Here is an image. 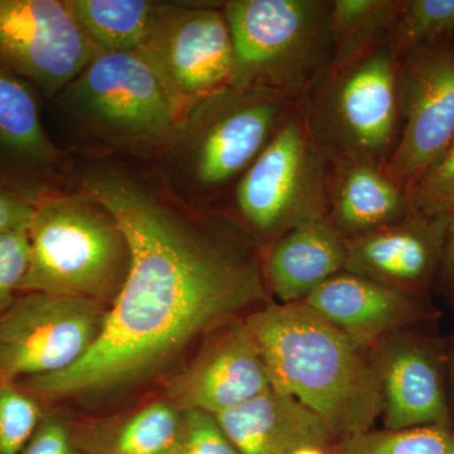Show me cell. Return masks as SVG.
I'll use <instances>...</instances> for the list:
<instances>
[{"mask_svg":"<svg viewBox=\"0 0 454 454\" xmlns=\"http://www.w3.org/2000/svg\"><path fill=\"white\" fill-rule=\"evenodd\" d=\"M79 195L118 223L129 245V273L76 364L18 382L42 403L153 380L197 340L267 301L264 259L252 245L182 216L119 173H90Z\"/></svg>","mask_w":454,"mask_h":454,"instance_id":"1","label":"cell"},{"mask_svg":"<svg viewBox=\"0 0 454 454\" xmlns=\"http://www.w3.org/2000/svg\"><path fill=\"white\" fill-rule=\"evenodd\" d=\"M245 325L271 387L318 414L336 441L372 429L382 413L380 382L365 351L342 331L303 301H270Z\"/></svg>","mask_w":454,"mask_h":454,"instance_id":"2","label":"cell"},{"mask_svg":"<svg viewBox=\"0 0 454 454\" xmlns=\"http://www.w3.org/2000/svg\"><path fill=\"white\" fill-rule=\"evenodd\" d=\"M28 239L29 265L20 293L112 306L129 273L130 250L103 206L79 193L51 192L35 203Z\"/></svg>","mask_w":454,"mask_h":454,"instance_id":"3","label":"cell"},{"mask_svg":"<svg viewBox=\"0 0 454 454\" xmlns=\"http://www.w3.org/2000/svg\"><path fill=\"white\" fill-rule=\"evenodd\" d=\"M234 49L236 88L303 100L331 67L327 0H231L223 5Z\"/></svg>","mask_w":454,"mask_h":454,"instance_id":"4","label":"cell"},{"mask_svg":"<svg viewBox=\"0 0 454 454\" xmlns=\"http://www.w3.org/2000/svg\"><path fill=\"white\" fill-rule=\"evenodd\" d=\"M303 101L325 160L385 166L402 127L400 57L389 35L345 64L331 66Z\"/></svg>","mask_w":454,"mask_h":454,"instance_id":"5","label":"cell"},{"mask_svg":"<svg viewBox=\"0 0 454 454\" xmlns=\"http://www.w3.org/2000/svg\"><path fill=\"white\" fill-rule=\"evenodd\" d=\"M57 97L90 129L129 148L173 146L181 129L162 80L137 53L98 51Z\"/></svg>","mask_w":454,"mask_h":454,"instance_id":"6","label":"cell"},{"mask_svg":"<svg viewBox=\"0 0 454 454\" xmlns=\"http://www.w3.org/2000/svg\"><path fill=\"white\" fill-rule=\"evenodd\" d=\"M295 103L268 90L229 86L193 107L173 145L191 190L211 196L240 179Z\"/></svg>","mask_w":454,"mask_h":454,"instance_id":"7","label":"cell"},{"mask_svg":"<svg viewBox=\"0 0 454 454\" xmlns=\"http://www.w3.org/2000/svg\"><path fill=\"white\" fill-rule=\"evenodd\" d=\"M235 200L245 223L269 245L293 227L327 216V160L303 100L239 179Z\"/></svg>","mask_w":454,"mask_h":454,"instance_id":"8","label":"cell"},{"mask_svg":"<svg viewBox=\"0 0 454 454\" xmlns=\"http://www.w3.org/2000/svg\"><path fill=\"white\" fill-rule=\"evenodd\" d=\"M107 309L95 301L20 293L0 313V384L73 366L98 340Z\"/></svg>","mask_w":454,"mask_h":454,"instance_id":"9","label":"cell"},{"mask_svg":"<svg viewBox=\"0 0 454 454\" xmlns=\"http://www.w3.org/2000/svg\"><path fill=\"white\" fill-rule=\"evenodd\" d=\"M142 56L162 80L182 121L201 101L231 85L234 49L223 9L158 5Z\"/></svg>","mask_w":454,"mask_h":454,"instance_id":"10","label":"cell"},{"mask_svg":"<svg viewBox=\"0 0 454 454\" xmlns=\"http://www.w3.org/2000/svg\"><path fill=\"white\" fill-rule=\"evenodd\" d=\"M65 0H0V71L56 98L94 59Z\"/></svg>","mask_w":454,"mask_h":454,"instance_id":"11","label":"cell"},{"mask_svg":"<svg viewBox=\"0 0 454 454\" xmlns=\"http://www.w3.org/2000/svg\"><path fill=\"white\" fill-rule=\"evenodd\" d=\"M402 127L384 168L406 190L454 139V40L400 59Z\"/></svg>","mask_w":454,"mask_h":454,"instance_id":"12","label":"cell"},{"mask_svg":"<svg viewBox=\"0 0 454 454\" xmlns=\"http://www.w3.org/2000/svg\"><path fill=\"white\" fill-rule=\"evenodd\" d=\"M400 331L372 348L382 414L389 430L454 427L447 384V345L419 331Z\"/></svg>","mask_w":454,"mask_h":454,"instance_id":"13","label":"cell"},{"mask_svg":"<svg viewBox=\"0 0 454 454\" xmlns=\"http://www.w3.org/2000/svg\"><path fill=\"white\" fill-rule=\"evenodd\" d=\"M196 360L173 376L167 393L181 409L223 413L270 389L267 367L245 321L210 334Z\"/></svg>","mask_w":454,"mask_h":454,"instance_id":"14","label":"cell"},{"mask_svg":"<svg viewBox=\"0 0 454 454\" xmlns=\"http://www.w3.org/2000/svg\"><path fill=\"white\" fill-rule=\"evenodd\" d=\"M450 219L411 212L396 223L348 239L345 270L427 294L441 270Z\"/></svg>","mask_w":454,"mask_h":454,"instance_id":"15","label":"cell"},{"mask_svg":"<svg viewBox=\"0 0 454 454\" xmlns=\"http://www.w3.org/2000/svg\"><path fill=\"white\" fill-rule=\"evenodd\" d=\"M365 351L390 334L434 321L427 294L340 271L303 301Z\"/></svg>","mask_w":454,"mask_h":454,"instance_id":"16","label":"cell"},{"mask_svg":"<svg viewBox=\"0 0 454 454\" xmlns=\"http://www.w3.org/2000/svg\"><path fill=\"white\" fill-rule=\"evenodd\" d=\"M59 157L37 90L0 71V184L37 203L51 193Z\"/></svg>","mask_w":454,"mask_h":454,"instance_id":"17","label":"cell"},{"mask_svg":"<svg viewBox=\"0 0 454 454\" xmlns=\"http://www.w3.org/2000/svg\"><path fill=\"white\" fill-rule=\"evenodd\" d=\"M214 417L241 454H294L306 447L330 450L336 441L318 414L274 387Z\"/></svg>","mask_w":454,"mask_h":454,"instance_id":"18","label":"cell"},{"mask_svg":"<svg viewBox=\"0 0 454 454\" xmlns=\"http://www.w3.org/2000/svg\"><path fill=\"white\" fill-rule=\"evenodd\" d=\"M327 160V216L345 240L411 214L408 190L380 164Z\"/></svg>","mask_w":454,"mask_h":454,"instance_id":"19","label":"cell"},{"mask_svg":"<svg viewBox=\"0 0 454 454\" xmlns=\"http://www.w3.org/2000/svg\"><path fill=\"white\" fill-rule=\"evenodd\" d=\"M345 239L325 216L293 227L269 245L264 273L278 303H295L345 270Z\"/></svg>","mask_w":454,"mask_h":454,"instance_id":"20","label":"cell"},{"mask_svg":"<svg viewBox=\"0 0 454 454\" xmlns=\"http://www.w3.org/2000/svg\"><path fill=\"white\" fill-rule=\"evenodd\" d=\"M71 432L85 454H179L184 409L172 400H157L130 413L71 424Z\"/></svg>","mask_w":454,"mask_h":454,"instance_id":"21","label":"cell"},{"mask_svg":"<svg viewBox=\"0 0 454 454\" xmlns=\"http://www.w3.org/2000/svg\"><path fill=\"white\" fill-rule=\"evenodd\" d=\"M77 26L95 49L140 53L151 37L158 3L146 0H65Z\"/></svg>","mask_w":454,"mask_h":454,"instance_id":"22","label":"cell"},{"mask_svg":"<svg viewBox=\"0 0 454 454\" xmlns=\"http://www.w3.org/2000/svg\"><path fill=\"white\" fill-rule=\"evenodd\" d=\"M399 0H333L330 31L333 61L345 64L375 42L389 35L395 22Z\"/></svg>","mask_w":454,"mask_h":454,"instance_id":"23","label":"cell"},{"mask_svg":"<svg viewBox=\"0 0 454 454\" xmlns=\"http://www.w3.org/2000/svg\"><path fill=\"white\" fill-rule=\"evenodd\" d=\"M333 454H454V427L424 426L358 433L340 439Z\"/></svg>","mask_w":454,"mask_h":454,"instance_id":"24","label":"cell"},{"mask_svg":"<svg viewBox=\"0 0 454 454\" xmlns=\"http://www.w3.org/2000/svg\"><path fill=\"white\" fill-rule=\"evenodd\" d=\"M454 35V0H399L389 37L400 59Z\"/></svg>","mask_w":454,"mask_h":454,"instance_id":"25","label":"cell"},{"mask_svg":"<svg viewBox=\"0 0 454 454\" xmlns=\"http://www.w3.org/2000/svg\"><path fill=\"white\" fill-rule=\"evenodd\" d=\"M46 406L18 384H0V454H20L33 437Z\"/></svg>","mask_w":454,"mask_h":454,"instance_id":"26","label":"cell"},{"mask_svg":"<svg viewBox=\"0 0 454 454\" xmlns=\"http://www.w3.org/2000/svg\"><path fill=\"white\" fill-rule=\"evenodd\" d=\"M411 212L427 216L454 214V139L408 190Z\"/></svg>","mask_w":454,"mask_h":454,"instance_id":"27","label":"cell"},{"mask_svg":"<svg viewBox=\"0 0 454 454\" xmlns=\"http://www.w3.org/2000/svg\"><path fill=\"white\" fill-rule=\"evenodd\" d=\"M28 265V230L0 234V313L20 297Z\"/></svg>","mask_w":454,"mask_h":454,"instance_id":"28","label":"cell"},{"mask_svg":"<svg viewBox=\"0 0 454 454\" xmlns=\"http://www.w3.org/2000/svg\"><path fill=\"white\" fill-rule=\"evenodd\" d=\"M184 435L179 454H241L236 450L214 415L184 409Z\"/></svg>","mask_w":454,"mask_h":454,"instance_id":"29","label":"cell"},{"mask_svg":"<svg viewBox=\"0 0 454 454\" xmlns=\"http://www.w3.org/2000/svg\"><path fill=\"white\" fill-rule=\"evenodd\" d=\"M20 454H85L74 444L71 424L46 409L43 419Z\"/></svg>","mask_w":454,"mask_h":454,"instance_id":"30","label":"cell"},{"mask_svg":"<svg viewBox=\"0 0 454 454\" xmlns=\"http://www.w3.org/2000/svg\"><path fill=\"white\" fill-rule=\"evenodd\" d=\"M35 210L31 200L0 184V234L28 230Z\"/></svg>","mask_w":454,"mask_h":454,"instance_id":"31","label":"cell"},{"mask_svg":"<svg viewBox=\"0 0 454 454\" xmlns=\"http://www.w3.org/2000/svg\"><path fill=\"white\" fill-rule=\"evenodd\" d=\"M439 276L447 294L454 303V214L448 223L446 245H444L443 260H442Z\"/></svg>","mask_w":454,"mask_h":454,"instance_id":"32","label":"cell"},{"mask_svg":"<svg viewBox=\"0 0 454 454\" xmlns=\"http://www.w3.org/2000/svg\"><path fill=\"white\" fill-rule=\"evenodd\" d=\"M447 345V384L450 411L454 419V334Z\"/></svg>","mask_w":454,"mask_h":454,"instance_id":"33","label":"cell"},{"mask_svg":"<svg viewBox=\"0 0 454 454\" xmlns=\"http://www.w3.org/2000/svg\"><path fill=\"white\" fill-rule=\"evenodd\" d=\"M294 454H330L327 450H324V448H317V447H306L301 448V450H297Z\"/></svg>","mask_w":454,"mask_h":454,"instance_id":"34","label":"cell"}]
</instances>
